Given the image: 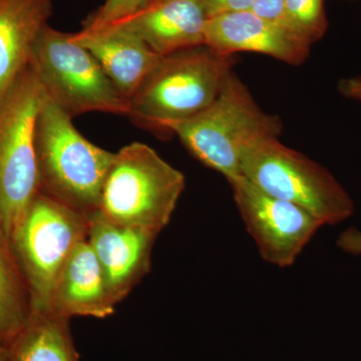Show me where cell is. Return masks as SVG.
Returning <instances> with one entry per match:
<instances>
[{
  "instance_id": "cell-15",
  "label": "cell",
  "mask_w": 361,
  "mask_h": 361,
  "mask_svg": "<svg viewBox=\"0 0 361 361\" xmlns=\"http://www.w3.org/2000/svg\"><path fill=\"white\" fill-rule=\"evenodd\" d=\"M54 0H0V99L30 65Z\"/></svg>"
},
{
  "instance_id": "cell-23",
  "label": "cell",
  "mask_w": 361,
  "mask_h": 361,
  "mask_svg": "<svg viewBox=\"0 0 361 361\" xmlns=\"http://www.w3.org/2000/svg\"><path fill=\"white\" fill-rule=\"evenodd\" d=\"M337 90L344 97L355 99V101H361V75L342 78L337 85Z\"/></svg>"
},
{
  "instance_id": "cell-10",
  "label": "cell",
  "mask_w": 361,
  "mask_h": 361,
  "mask_svg": "<svg viewBox=\"0 0 361 361\" xmlns=\"http://www.w3.org/2000/svg\"><path fill=\"white\" fill-rule=\"evenodd\" d=\"M156 233L115 224L99 212L89 216L87 241L96 254L106 290L120 303L151 270Z\"/></svg>"
},
{
  "instance_id": "cell-24",
  "label": "cell",
  "mask_w": 361,
  "mask_h": 361,
  "mask_svg": "<svg viewBox=\"0 0 361 361\" xmlns=\"http://www.w3.org/2000/svg\"><path fill=\"white\" fill-rule=\"evenodd\" d=\"M0 361H9V348L0 339Z\"/></svg>"
},
{
  "instance_id": "cell-6",
  "label": "cell",
  "mask_w": 361,
  "mask_h": 361,
  "mask_svg": "<svg viewBox=\"0 0 361 361\" xmlns=\"http://www.w3.org/2000/svg\"><path fill=\"white\" fill-rule=\"evenodd\" d=\"M44 94L28 65L0 99V225L8 236L39 192L35 125Z\"/></svg>"
},
{
  "instance_id": "cell-11",
  "label": "cell",
  "mask_w": 361,
  "mask_h": 361,
  "mask_svg": "<svg viewBox=\"0 0 361 361\" xmlns=\"http://www.w3.org/2000/svg\"><path fill=\"white\" fill-rule=\"evenodd\" d=\"M205 44L221 54L255 52L293 66L306 61L311 47L296 33L259 18L250 9L209 18Z\"/></svg>"
},
{
  "instance_id": "cell-7",
  "label": "cell",
  "mask_w": 361,
  "mask_h": 361,
  "mask_svg": "<svg viewBox=\"0 0 361 361\" xmlns=\"http://www.w3.org/2000/svg\"><path fill=\"white\" fill-rule=\"evenodd\" d=\"M87 216L40 192L35 197L9 236L32 314L49 312L59 273L75 246L87 238Z\"/></svg>"
},
{
  "instance_id": "cell-9",
  "label": "cell",
  "mask_w": 361,
  "mask_h": 361,
  "mask_svg": "<svg viewBox=\"0 0 361 361\" xmlns=\"http://www.w3.org/2000/svg\"><path fill=\"white\" fill-rule=\"evenodd\" d=\"M227 180L261 257L280 268L293 265L322 223L301 207L266 193L242 175Z\"/></svg>"
},
{
  "instance_id": "cell-20",
  "label": "cell",
  "mask_w": 361,
  "mask_h": 361,
  "mask_svg": "<svg viewBox=\"0 0 361 361\" xmlns=\"http://www.w3.org/2000/svg\"><path fill=\"white\" fill-rule=\"evenodd\" d=\"M250 11L263 20L291 30L287 23L285 0H254Z\"/></svg>"
},
{
  "instance_id": "cell-13",
  "label": "cell",
  "mask_w": 361,
  "mask_h": 361,
  "mask_svg": "<svg viewBox=\"0 0 361 361\" xmlns=\"http://www.w3.org/2000/svg\"><path fill=\"white\" fill-rule=\"evenodd\" d=\"M73 39L94 56L106 75L129 101L155 68L161 56L120 23L82 27Z\"/></svg>"
},
{
  "instance_id": "cell-19",
  "label": "cell",
  "mask_w": 361,
  "mask_h": 361,
  "mask_svg": "<svg viewBox=\"0 0 361 361\" xmlns=\"http://www.w3.org/2000/svg\"><path fill=\"white\" fill-rule=\"evenodd\" d=\"M149 0H104L103 6L90 14L84 27L97 28L118 23L142 8Z\"/></svg>"
},
{
  "instance_id": "cell-17",
  "label": "cell",
  "mask_w": 361,
  "mask_h": 361,
  "mask_svg": "<svg viewBox=\"0 0 361 361\" xmlns=\"http://www.w3.org/2000/svg\"><path fill=\"white\" fill-rule=\"evenodd\" d=\"M32 310L11 239L0 225V339L9 346L25 329Z\"/></svg>"
},
{
  "instance_id": "cell-4",
  "label": "cell",
  "mask_w": 361,
  "mask_h": 361,
  "mask_svg": "<svg viewBox=\"0 0 361 361\" xmlns=\"http://www.w3.org/2000/svg\"><path fill=\"white\" fill-rule=\"evenodd\" d=\"M239 167L240 174L259 189L301 207L323 226L338 224L355 213L353 199L326 168L276 137L244 145Z\"/></svg>"
},
{
  "instance_id": "cell-21",
  "label": "cell",
  "mask_w": 361,
  "mask_h": 361,
  "mask_svg": "<svg viewBox=\"0 0 361 361\" xmlns=\"http://www.w3.org/2000/svg\"><path fill=\"white\" fill-rule=\"evenodd\" d=\"M202 1L209 18L219 14L249 11L254 0H202Z\"/></svg>"
},
{
  "instance_id": "cell-3",
  "label": "cell",
  "mask_w": 361,
  "mask_h": 361,
  "mask_svg": "<svg viewBox=\"0 0 361 361\" xmlns=\"http://www.w3.org/2000/svg\"><path fill=\"white\" fill-rule=\"evenodd\" d=\"M186 186L180 171L148 145L135 142L115 153L97 212L115 224L160 235Z\"/></svg>"
},
{
  "instance_id": "cell-8",
  "label": "cell",
  "mask_w": 361,
  "mask_h": 361,
  "mask_svg": "<svg viewBox=\"0 0 361 361\" xmlns=\"http://www.w3.org/2000/svg\"><path fill=\"white\" fill-rule=\"evenodd\" d=\"M30 66L45 96L71 118L94 111L127 116L128 99L73 33L45 26Z\"/></svg>"
},
{
  "instance_id": "cell-12",
  "label": "cell",
  "mask_w": 361,
  "mask_h": 361,
  "mask_svg": "<svg viewBox=\"0 0 361 361\" xmlns=\"http://www.w3.org/2000/svg\"><path fill=\"white\" fill-rule=\"evenodd\" d=\"M207 16L202 0H149L116 23L129 28L158 56L205 44Z\"/></svg>"
},
{
  "instance_id": "cell-5",
  "label": "cell",
  "mask_w": 361,
  "mask_h": 361,
  "mask_svg": "<svg viewBox=\"0 0 361 361\" xmlns=\"http://www.w3.org/2000/svg\"><path fill=\"white\" fill-rule=\"evenodd\" d=\"M282 130L281 118L263 111L233 71L215 101L198 115L172 126L170 135H177L197 160L229 180L241 175L244 145L258 137H279Z\"/></svg>"
},
{
  "instance_id": "cell-2",
  "label": "cell",
  "mask_w": 361,
  "mask_h": 361,
  "mask_svg": "<svg viewBox=\"0 0 361 361\" xmlns=\"http://www.w3.org/2000/svg\"><path fill=\"white\" fill-rule=\"evenodd\" d=\"M35 149L40 193L87 217L96 213L115 153L85 139L73 118L45 94L35 125Z\"/></svg>"
},
{
  "instance_id": "cell-18",
  "label": "cell",
  "mask_w": 361,
  "mask_h": 361,
  "mask_svg": "<svg viewBox=\"0 0 361 361\" xmlns=\"http://www.w3.org/2000/svg\"><path fill=\"white\" fill-rule=\"evenodd\" d=\"M289 28L312 45L327 30L324 0H285Z\"/></svg>"
},
{
  "instance_id": "cell-1",
  "label": "cell",
  "mask_w": 361,
  "mask_h": 361,
  "mask_svg": "<svg viewBox=\"0 0 361 361\" xmlns=\"http://www.w3.org/2000/svg\"><path fill=\"white\" fill-rule=\"evenodd\" d=\"M235 63V56L206 44L161 56L128 101L127 116L142 129L170 134L215 101Z\"/></svg>"
},
{
  "instance_id": "cell-22",
  "label": "cell",
  "mask_w": 361,
  "mask_h": 361,
  "mask_svg": "<svg viewBox=\"0 0 361 361\" xmlns=\"http://www.w3.org/2000/svg\"><path fill=\"white\" fill-rule=\"evenodd\" d=\"M341 250L351 255H361V231L356 228H349L339 235L336 241Z\"/></svg>"
},
{
  "instance_id": "cell-14",
  "label": "cell",
  "mask_w": 361,
  "mask_h": 361,
  "mask_svg": "<svg viewBox=\"0 0 361 361\" xmlns=\"http://www.w3.org/2000/svg\"><path fill=\"white\" fill-rule=\"evenodd\" d=\"M116 304L106 290L103 272L87 238L75 246L52 290L49 312L63 317L106 318Z\"/></svg>"
},
{
  "instance_id": "cell-16",
  "label": "cell",
  "mask_w": 361,
  "mask_h": 361,
  "mask_svg": "<svg viewBox=\"0 0 361 361\" xmlns=\"http://www.w3.org/2000/svg\"><path fill=\"white\" fill-rule=\"evenodd\" d=\"M70 322L52 312L35 313L8 346L9 361H80Z\"/></svg>"
}]
</instances>
